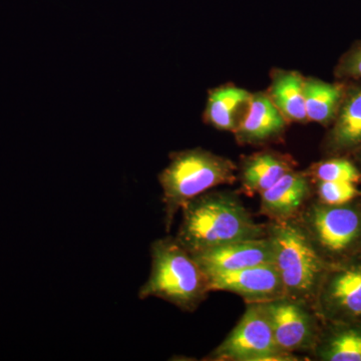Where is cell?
Returning <instances> with one entry per match:
<instances>
[{
    "label": "cell",
    "mask_w": 361,
    "mask_h": 361,
    "mask_svg": "<svg viewBox=\"0 0 361 361\" xmlns=\"http://www.w3.org/2000/svg\"><path fill=\"white\" fill-rule=\"evenodd\" d=\"M180 211L176 239L191 254L267 236L266 224L256 222L233 192H206L188 202Z\"/></svg>",
    "instance_id": "6da1fadb"
},
{
    "label": "cell",
    "mask_w": 361,
    "mask_h": 361,
    "mask_svg": "<svg viewBox=\"0 0 361 361\" xmlns=\"http://www.w3.org/2000/svg\"><path fill=\"white\" fill-rule=\"evenodd\" d=\"M158 179L163 190L166 230L170 231L176 214L188 202L213 188L234 184L238 180V166L208 149H183L170 154V163Z\"/></svg>",
    "instance_id": "7a4b0ae2"
},
{
    "label": "cell",
    "mask_w": 361,
    "mask_h": 361,
    "mask_svg": "<svg viewBox=\"0 0 361 361\" xmlns=\"http://www.w3.org/2000/svg\"><path fill=\"white\" fill-rule=\"evenodd\" d=\"M151 273L139 290L141 300L157 297L186 312L198 310L210 287L208 277L176 237L157 239L151 245Z\"/></svg>",
    "instance_id": "3957f363"
},
{
    "label": "cell",
    "mask_w": 361,
    "mask_h": 361,
    "mask_svg": "<svg viewBox=\"0 0 361 361\" xmlns=\"http://www.w3.org/2000/svg\"><path fill=\"white\" fill-rule=\"evenodd\" d=\"M266 229L274 251V264L283 282L284 296L313 306L329 263L296 218L270 221Z\"/></svg>",
    "instance_id": "277c9868"
},
{
    "label": "cell",
    "mask_w": 361,
    "mask_h": 361,
    "mask_svg": "<svg viewBox=\"0 0 361 361\" xmlns=\"http://www.w3.org/2000/svg\"><path fill=\"white\" fill-rule=\"evenodd\" d=\"M296 219L322 257L338 262L361 252V198L342 205L308 202Z\"/></svg>",
    "instance_id": "5b68a950"
},
{
    "label": "cell",
    "mask_w": 361,
    "mask_h": 361,
    "mask_svg": "<svg viewBox=\"0 0 361 361\" xmlns=\"http://www.w3.org/2000/svg\"><path fill=\"white\" fill-rule=\"evenodd\" d=\"M246 310L236 326L204 360H299L278 348L267 315L261 303H246Z\"/></svg>",
    "instance_id": "8992f818"
},
{
    "label": "cell",
    "mask_w": 361,
    "mask_h": 361,
    "mask_svg": "<svg viewBox=\"0 0 361 361\" xmlns=\"http://www.w3.org/2000/svg\"><path fill=\"white\" fill-rule=\"evenodd\" d=\"M313 308L322 322L361 319V252L329 264Z\"/></svg>",
    "instance_id": "52a82bcc"
},
{
    "label": "cell",
    "mask_w": 361,
    "mask_h": 361,
    "mask_svg": "<svg viewBox=\"0 0 361 361\" xmlns=\"http://www.w3.org/2000/svg\"><path fill=\"white\" fill-rule=\"evenodd\" d=\"M261 304L280 350L293 355L310 353L322 324L313 306L286 296Z\"/></svg>",
    "instance_id": "ba28073f"
},
{
    "label": "cell",
    "mask_w": 361,
    "mask_h": 361,
    "mask_svg": "<svg viewBox=\"0 0 361 361\" xmlns=\"http://www.w3.org/2000/svg\"><path fill=\"white\" fill-rule=\"evenodd\" d=\"M207 277L211 292H231L246 303H264L284 296L283 282L274 263Z\"/></svg>",
    "instance_id": "9c48e42d"
},
{
    "label": "cell",
    "mask_w": 361,
    "mask_h": 361,
    "mask_svg": "<svg viewBox=\"0 0 361 361\" xmlns=\"http://www.w3.org/2000/svg\"><path fill=\"white\" fill-rule=\"evenodd\" d=\"M192 256L207 276L274 263V251L267 236L233 242Z\"/></svg>",
    "instance_id": "30bf717a"
},
{
    "label": "cell",
    "mask_w": 361,
    "mask_h": 361,
    "mask_svg": "<svg viewBox=\"0 0 361 361\" xmlns=\"http://www.w3.org/2000/svg\"><path fill=\"white\" fill-rule=\"evenodd\" d=\"M361 147V80L346 82L343 99L336 120L323 139V154L350 157Z\"/></svg>",
    "instance_id": "8fae6325"
},
{
    "label": "cell",
    "mask_w": 361,
    "mask_h": 361,
    "mask_svg": "<svg viewBox=\"0 0 361 361\" xmlns=\"http://www.w3.org/2000/svg\"><path fill=\"white\" fill-rule=\"evenodd\" d=\"M287 125L267 92H254L234 135L240 145L260 146L281 137Z\"/></svg>",
    "instance_id": "7c38bea8"
},
{
    "label": "cell",
    "mask_w": 361,
    "mask_h": 361,
    "mask_svg": "<svg viewBox=\"0 0 361 361\" xmlns=\"http://www.w3.org/2000/svg\"><path fill=\"white\" fill-rule=\"evenodd\" d=\"M312 189L307 173L291 171L260 194V213L270 221L294 219L310 202Z\"/></svg>",
    "instance_id": "4fadbf2b"
},
{
    "label": "cell",
    "mask_w": 361,
    "mask_h": 361,
    "mask_svg": "<svg viewBox=\"0 0 361 361\" xmlns=\"http://www.w3.org/2000/svg\"><path fill=\"white\" fill-rule=\"evenodd\" d=\"M310 353L319 361H361V319L322 322Z\"/></svg>",
    "instance_id": "5bb4252c"
},
{
    "label": "cell",
    "mask_w": 361,
    "mask_h": 361,
    "mask_svg": "<svg viewBox=\"0 0 361 361\" xmlns=\"http://www.w3.org/2000/svg\"><path fill=\"white\" fill-rule=\"evenodd\" d=\"M290 156L275 151H261L247 156L238 168L242 191L248 196L263 193L287 173L295 170Z\"/></svg>",
    "instance_id": "9a60e30c"
},
{
    "label": "cell",
    "mask_w": 361,
    "mask_h": 361,
    "mask_svg": "<svg viewBox=\"0 0 361 361\" xmlns=\"http://www.w3.org/2000/svg\"><path fill=\"white\" fill-rule=\"evenodd\" d=\"M251 92L234 85L209 90L203 121L214 129L234 133L247 108Z\"/></svg>",
    "instance_id": "2e32d148"
},
{
    "label": "cell",
    "mask_w": 361,
    "mask_h": 361,
    "mask_svg": "<svg viewBox=\"0 0 361 361\" xmlns=\"http://www.w3.org/2000/svg\"><path fill=\"white\" fill-rule=\"evenodd\" d=\"M303 77L299 71L274 70L271 73L268 96L288 123L308 122L304 97Z\"/></svg>",
    "instance_id": "e0dca14e"
},
{
    "label": "cell",
    "mask_w": 361,
    "mask_h": 361,
    "mask_svg": "<svg viewBox=\"0 0 361 361\" xmlns=\"http://www.w3.org/2000/svg\"><path fill=\"white\" fill-rule=\"evenodd\" d=\"M346 82H329L317 78H305L304 97L308 122L329 128L336 120L343 99Z\"/></svg>",
    "instance_id": "ac0fdd59"
},
{
    "label": "cell",
    "mask_w": 361,
    "mask_h": 361,
    "mask_svg": "<svg viewBox=\"0 0 361 361\" xmlns=\"http://www.w3.org/2000/svg\"><path fill=\"white\" fill-rule=\"evenodd\" d=\"M312 182L316 180H345L361 184V170L350 157H329L312 164L307 171Z\"/></svg>",
    "instance_id": "d6986e66"
},
{
    "label": "cell",
    "mask_w": 361,
    "mask_h": 361,
    "mask_svg": "<svg viewBox=\"0 0 361 361\" xmlns=\"http://www.w3.org/2000/svg\"><path fill=\"white\" fill-rule=\"evenodd\" d=\"M317 200L329 205H342L361 198L357 184L345 180H316Z\"/></svg>",
    "instance_id": "ffe728a7"
},
{
    "label": "cell",
    "mask_w": 361,
    "mask_h": 361,
    "mask_svg": "<svg viewBox=\"0 0 361 361\" xmlns=\"http://www.w3.org/2000/svg\"><path fill=\"white\" fill-rule=\"evenodd\" d=\"M336 80H361V39L356 40L341 54L334 70Z\"/></svg>",
    "instance_id": "44dd1931"
},
{
    "label": "cell",
    "mask_w": 361,
    "mask_h": 361,
    "mask_svg": "<svg viewBox=\"0 0 361 361\" xmlns=\"http://www.w3.org/2000/svg\"><path fill=\"white\" fill-rule=\"evenodd\" d=\"M350 158L353 159V161H355L356 165H357L358 168H360L361 170V147L360 149H356L355 153H353V155L350 156Z\"/></svg>",
    "instance_id": "7402d4cb"
}]
</instances>
